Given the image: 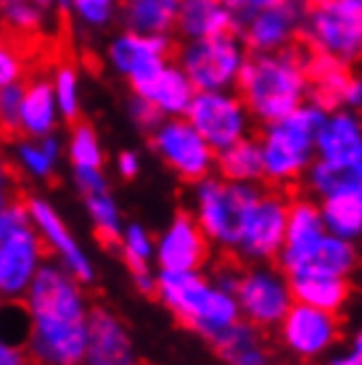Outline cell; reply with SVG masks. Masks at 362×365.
Listing matches in <instances>:
<instances>
[{"label": "cell", "mask_w": 362, "mask_h": 365, "mask_svg": "<svg viewBox=\"0 0 362 365\" xmlns=\"http://www.w3.org/2000/svg\"><path fill=\"white\" fill-rule=\"evenodd\" d=\"M29 315L27 352L35 365H85L90 304L85 283L61 262L48 259L24 297Z\"/></svg>", "instance_id": "6da1fadb"}, {"label": "cell", "mask_w": 362, "mask_h": 365, "mask_svg": "<svg viewBox=\"0 0 362 365\" xmlns=\"http://www.w3.org/2000/svg\"><path fill=\"white\" fill-rule=\"evenodd\" d=\"M309 56L301 46L249 56L236 91L257 122H278L312 101Z\"/></svg>", "instance_id": "7a4b0ae2"}, {"label": "cell", "mask_w": 362, "mask_h": 365, "mask_svg": "<svg viewBox=\"0 0 362 365\" xmlns=\"http://www.w3.org/2000/svg\"><path fill=\"white\" fill-rule=\"evenodd\" d=\"M156 299L162 302L185 329L207 339L209 344L241 320V307L233 292L222 289L204 270L159 273Z\"/></svg>", "instance_id": "3957f363"}, {"label": "cell", "mask_w": 362, "mask_h": 365, "mask_svg": "<svg viewBox=\"0 0 362 365\" xmlns=\"http://www.w3.org/2000/svg\"><path fill=\"white\" fill-rule=\"evenodd\" d=\"M328 109L317 101L291 111L289 117L262 125L257 135L262 148L264 182L270 185H291L304 180L309 167L317 162V130L323 125Z\"/></svg>", "instance_id": "277c9868"}, {"label": "cell", "mask_w": 362, "mask_h": 365, "mask_svg": "<svg viewBox=\"0 0 362 365\" xmlns=\"http://www.w3.org/2000/svg\"><path fill=\"white\" fill-rule=\"evenodd\" d=\"M262 185L233 182L214 173L204 180L193 182L190 215L196 217V222L201 225L212 247L233 255L246 217L257 204V199L262 196Z\"/></svg>", "instance_id": "5b68a950"}, {"label": "cell", "mask_w": 362, "mask_h": 365, "mask_svg": "<svg viewBox=\"0 0 362 365\" xmlns=\"http://www.w3.org/2000/svg\"><path fill=\"white\" fill-rule=\"evenodd\" d=\"M301 40L312 53L362 61V0H315L307 6Z\"/></svg>", "instance_id": "8992f818"}, {"label": "cell", "mask_w": 362, "mask_h": 365, "mask_svg": "<svg viewBox=\"0 0 362 365\" xmlns=\"http://www.w3.org/2000/svg\"><path fill=\"white\" fill-rule=\"evenodd\" d=\"M249 56L252 51L246 48L244 37L238 32H230V35L182 43L175 61L185 69L196 91L209 93L236 91Z\"/></svg>", "instance_id": "52a82bcc"}, {"label": "cell", "mask_w": 362, "mask_h": 365, "mask_svg": "<svg viewBox=\"0 0 362 365\" xmlns=\"http://www.w3.org/2000/svg\"><path fill=\"white\" fill-rule=\"evenodd\" d=\"M236 299L246 323L262 331L278 329L294 304L291 278L272 262L246 265L238 275Z\"/></svg>", "instance_id": "ba28073f"}, {"label": "cell", "mask_w": 362, "mask_h": 365, "mask_svg": "<svg viewBox=\"0 0 362 365\" xmlns=\"http://www.w3.org/2000/svg\"><path fill=\"white\" fill-rule=\"evenodd\" d=\"M148 140L164 165L190 185L217 173V151L190 125L188 117L164 119L154 133H148Z\"/></svg>", "instance_id": "9c48e42d"}, {"label": "cell", "mask_w": 362, "mask_h": 365, "mask_svg": "<svg viewBox=\"0 0 362 365\" xmlns=\"http://www.w3.org/2000/svg\"><path fill=\"white\" fill-rule=\"evenodd\" d=\"M185 117L201 135L207 138L209 146L217 154L246 140V138H252V128L257 122L244 98L238 96V91L196 93Z\"/></svg>", "instance_id": "30bf717a"}, {"label": "cell", "mask_w": 362, "mask_h": 365, "mask_svg": "<svg viewBox=\"0 0 362 365\" xmlns=\"http://www.w3.org/2000/svg\"><path fill=\"white\" fill-rule=\"evenodd\" d=\"M291 201L275 188H264L262 196L252 207L244 222L238 247L233 255L246 265H262L278 259L286 244V225H289Z\"/></svg>", "instance_id": "8fae6325"}, {"label": "cell", "mask_w": 362, "mask_h": 365, "mask_svg": "<svg viewBox=\"0 0 362 365\" xmlns=\"http://www.w3.org/2000/svg\"><path fill=\"white\" fill-rule=\"evenodd\" d=\"M48 249L29 222L0 238V297L6 302H24L40 267L46 265Z\"/></svg>", "instance_id": "7c38bea8"}, {"label": "cell", "mask_w": 362, "mask_h": 365, "mask_svg": "<svg viewBox=\"0 0 362 365\" xmlns=\"http://www.w3.org/2000/svg\"><path fill=\"white\" fill-rule=\"evenodd\" d=\"M304 14H307L304 0H283L238 19V35L244 37L252 53L283 51L296 46V40L301 37Z\"/></svg>", "instance_id": "4fadbf2b"}, {"label": "cell", "mask_w": 362, "mask_h": 365, "mask_svg": "<svg viewBox=\"0 0 362 365\" xmlns=\"http://www.w3.org/2000/svg\"><path fill=\"white\" fill-rule=\"evenodd\" d=\"M172 37L140 35L122 29L109 40L106 61L130 88H138L172 61Z\"/></svg>", "instance_id": "5bb4252c"}, {"label": "cell", "mask_w": 362, "mask_h": 365, "mask_svg": "<svg viewBox=\"0 0 362 365\" xmlns=\"http://www.w3.org/2000/svg\"><path fill=\"white\" fill-rule=\"evenodd\" d=\"M278 334H281V344L286 352L301 360H315V357L328 355L338 344L341 320L336 312L294 302L283 323L278 326Z\"/></svg>", "instance_id": "9a60e30c"}, {"label": "cell", "mask_w": 362, "mask_h": 365, "mask_svg": "<svg viewBox=\"0 0 362 365\" xmlns=\"http://www.w3.org/2000/svg\"><path fill=\"white\" fill-rule=\"evenodd\" d=\"M24 201H27L29 222L35 225V230L40 233L46 249L56 257V262H61L85 286L95 281V265H93V259L88 257V252L82 249L80 241L74 238L69 225L63 222L61 212L56 210L48 199H43V196H29Z\"/></svg>", "instance_id": "2e32d148"}, {"label": "cell", "mask_w": 362, "mask_h": 365, "mask_svg": "<svg viewBox=\"0 0 362 365\" xmlns=\"http://www.w3.org/2000/svg\"><path fill=\"white\" fill-rule=\"evenodd\" d=\"M209 238L190 212H177L167 228L156 236V267L159 273H190L204 270L209 259Z\"/></svg>", "instance_id": "e0dca14e"}, {"label": "cell", "mask_w": 362, "mask_h": 365, "mask_svg": "<svg viewBox=\"0 0 362 365\" xmlns=\"http://www.w3.org/2000/svg\"><path fill=\"white\" fill-rule=\"evenodd\" d=\"M317 162L331 167H352L362 162V119L357 111H328L317 130Z\"/></svg>", "instance_id": "ac0fdd59"}, {"label": "cell", "mask_w": 362, "mask_h": 365, "mask_svg": "<svg viewBox=\"0 0 362 365\" xmlns=\"http://www.w3.org/2000/svg\"><path fill=\"white\" fill-rule=\"evenodd\" d=\"M85 365H138L133 336L117 312L109 307L90 310V336Z\"/></svg>", "instance_id": "d6986e66"}, {"label": "cell", "mask_w": 362, "mask_h": 365, "mask_svg": "<svg viewBox=\"0 0 362 365\" xmlns=\"http://www.w3.org/2000/svg\"><path fill=\"white\" fill-rule=\"evenodd\" d=\"M328 233L320 204L315 199H291L289 204V225H286V244L278 255V267L289 273L291 267L307 255L309 249L317 247Z\"/></svg>", "instance_id": "ffe728a7"}, {"label": "cell", "mask_w": 362, "mask_h": 365, "mask_svg": "<svg viewBox=\"0 0 362 365\" xmlns=\"http://www.w3.org/2000/svg\"><path fill=\"white\" fill-rule=\"evenodd\" d=\"M133 93H138L140 98H145L154 106L164 119L172 117H185L190 109V103L196 98V88L190 83V77L185 74L177 61H170L167 66H162L159 72L140 83L138 88H133Z\"/></svg>", "instance_id": "44dd1931"}, {"label": "cell", "mask_w": 362, "mask_h": 365, "mask_svg": "<svg viewBox=\"0 0 362 365\" xmlns=\"http://www.w3.org/2000/svg\"><path fill=\"white\" fill-rule=\"evenodd\" d=\"M175 32L182 37V43L230 35L238 32V16L222 0H180Z\"/></svg>", "instance_id": "7402d4cb"}, {"label": "cell", "mask_w": 362, "mask_h": 365, "mask_svg": "<svg viewBox=\"0 0 362 365\" xmlns=\"http://www.w3.org/2000/svg\"><path fill=\"white\" fill-rule=\"evenodd\" d=\"M354 267H357L354 241L326 233L323 241L309 249L307 255L301 257L286 275L289 278H294V275H336V278H349Z\"/></svg>", "instance_id": "603a6c76"}, {"label": "cell", "mask_w": 362, "mask_h": 365, "mask_svg": "<svg viewBox=\"0 0 362 365\" xmlns=\"http://www.w3.org/2000/svg\"><path fill=\"white\" fill-rule=\"evenodd\" d=\"M212 347L225 365H272V349L262 329H257L244 318L236 326L222 331Z\"/></svg>", "instance_id": "cb8c5ba5"}, {"label": "cell", "mask_w": 362, "mask_h": 365, "mask_svg": "<svg viewBox=\"0 0 362 365\" xmlns=\"http://www.w3.org/2000/svg\"><path fill=\"white\" fill-rule=\"evenodd\" d=\"M61 122V111L56 103V93L51 77H37L24 85L21 98V135L46 138L56 135V128Z\"/></svg>", "instance_id": "d4e9b609"}, {"label": "cell", "mask_w": 362, "mask_h": 365, "mask_svg": "<svg viewBox=\"0 0 362 365\" xmlns=\"http://www.w3.org/2000/svg\"><path fill=\"white\" fill-rule=\"evenodd\" d=\"M328 233L346 241L362 238V185H341L317 199Z\"/></svg>", "instance_id": "484cf974"}, {"label": "cell", "mask_w": 362, "mask_h": 365, "mask_svg": "<svg viewBox=\"0 0 362 365\" xmlns=\"http://www.w3.org/2000/svg\"><path fill=\"white\" fill-rule=\"evenodd\" d=\"M177 14L180 0H122L119 19L130 32L172 37L177 29Z\"/></svg>", "instance_id": "4316f807"}, {"label": "cell", "mask_w": 362, "mask_h": 365, "mask_svg": "<svg viewBox=\"0 0 362 365\" xmlns=\"http://www.w3.org/2000/svg\"><path fill=\"white\" fill-rule=\"evenodd\" d=\"M63 146L56 135L46 138H14V162L32 180H51L58 170Z\"/></svg>", "instance_id": "83f0119b"}, {"label": "cell", "mask_w": 362, "mask_h": 365, "mask_svg": "<svg viewBox=\"0 0 362 365\" xmlns=\"http://www.w3.org/2000/svg\"><path fill=\"white\" fill-rule=\"evenodd\" d=\"M291 292H294V302L338 315L349 302V281L336 275H294Z\"/></svg>", "instance_id": "f1b7e54d"}, {"label": "cell", "mask_w": 362, "mask_h": 365, "mask_svg": "<svg viewBox=\"0 0 362 365\" xmlns=\"http://www.w3.org/2000/svg\"><path fill=\"white\" fill-rule=\"evenodd\" d=\"M217 175L233 182H252L262 185L264 182V162L262 148L257 138H246L236 146L225 148L217 154Z\"/></svg>", "instance_id": "f546056e"}, {"label": "cell", "mask_w": 362, "mask_h": 365, "mask_svg": "<svg viewBox=\"0 0 362 365\" xmlns=\"http://www.w3.org/2000/svg\"><path fill=\"white\" fill-rule=\"evenodd\" d=\"M117 249L130 273L154 270L156 262V236L140 222H127L122 228V236L117 241Z\"/></svg>", "instance_id": "4dcf8cb0"}, {"label": "cell", "mask_w": 362, "mask_h": 365, "mask_svg": "<svg viewBox=\"0 0 362 365\" xmlns=\"http://www.w3.org/2000/svg\"><path fill=\"white\" fill-rule=\"evenodd\" d=\"M66 159L72 170H103V146L93 125L74 122L66 140Z\"/></svg>", "instance_id": "1f68e13d"}, {"label": "cell", "mask_w": 362, "mask_h": 365, "mask_svg": "<svg viewBox=\"0 0 362 365\" xmlns=\"http://www.w3.org/2000/svg\"><path fill=\"white\" fill-rule=\"evenodd\" d=\"M82 201H85V212H88V217H90L93 228H95L100 241L117 247L125 222H122V210H119L117 199L111 196V191L82 196Z\"/></svg>", "instance_id": "d6a6232c"}, {"label": "cell", "mask_w": 362, "mask_h": 365, "mask_svg": "<svg viewBox=\"0 0 362 365\" xmlns=\"http://www.w3.org/2000/svg\"><path fill=\"white\" fill-rule=\"evenodd\" d=\"M51 85L56 93V103L61 111L63 122H80L82 111V85H80V72L74 64H58L51 74Z\"/></svg>", "instance_id": "836d02e7"}, {"label": "cell", "mask_w": 362, "mask_h": 365, "mask_svg": "<svg viewBox=\"0 0 362 365\" xmlns=\"http://www.w3.org/2000/svg\"><path fill=\"white\" fill-rule=\"evenodd\" d=\"M304 180H307L309 193L323 199L326 193L336 191L341 185H362V162L352 167H331L326 162H315Z\"/></svg>", "instance_id": "e575fe53"}, {"label": "cell", "mask_w": 362, "mask_h": 365, "mask_svg": "<svg viewBox=\"0 0 362 365\" xmlns=\"http://www.w3.org/2000/svg\"><path fill=\"white\" fill-rule=\"evenodd\" d=\"M46 19H48V9L37 6L32 0H29V3H11V6H3V9H0L3 27L16 37L37 35L40 29L46 27Z\"/></svg>", "instance_id": "d590c367"}, {"label": "cell", "mask_w": 362, "mask_h": 365, "mask_svg": "<svg viewBox=\"0 0 362 365\" xmlns=\"http://www.w3.org/2000/svg\"><path fill=\"white\" fill-rule=\"evenodd\" d=\"M122 11V0H72L69 16L80 24L82 29H106L119 16Z\"/></svg>", "instance_id": "8d00e7d4"}, {"label": "cell", "mask_w": 362, "mask_h": 365, "mask_svg": "<svg viewBox=\"0 0 362 365\" xmlns=\"http://www.w3.org/2000/svg\"><path fill=\"white\" fill-rule=\"evenodd\" d=\"M21 98H24V83L0 91V135H21Z\"/></svg>", "instance_id": "74e56055"}, {"label": "cell", "mask_w": 362, "mask_h": 365, "mask_svg": "<svg viewBox=\"0 0 362 365\" xmlns=\"http://www.w3.org/2000/svg\"><path fill=\"white\" fill-rule=\"evenodd\" d=\"M24 74H27L24 53L19 51L14 40L0 37V91L11 88V85H21L24 83Z\"/></svg>", "instance_id": "f35d334b"}, {"label": "cell", "mask_w": 362, "mask_h": 365, "mask_svg": "<svg viewBox=\"0 0 362 365\" xmlns=\"http://www.w3.org/2000/svg\"><path fill=\"white\" fill-rule=\"evenodd\" d=\"M127 111H130V119L135 122V128L143 130V133H154L164 122L162 114H159L145 98H140L138 93H133V98L127 101Z\"/></svg>", "instance_id": "ab89813d"}, {"label": "cell", "mask_w": 362, "mask_h": 365, "mask_svg": "<svg viewBox=\"0 0 362 365\" xmlns=\"http://www.w3.org/2000/svg\"><path fill=\"white\" fill-rule=\"evenodd\" d=\"M72 182H74V188L80 191V196H93V193L111 191L103 170H72Z\"/></svg>", "instance_id": "60d3db41"}, {"label": "cell", "mask_w": 362, "mask_h": 365, "mask_svg": "<svg viewBox=\"0 0 362 365\" xmlns=\"http://www.w3.org/2000/svg\"><path fill=\"white\" fill-rule=\"evenodd\" d=\"M32 357L27 352V344H19L11 339L0 336V365H29Z\"/></svg>", "instance_id": "b9f144b4"}, {"label": "cell", "mask_w": 362, "mask_h": 365, "mask_svg": "<svg viewBox=\"0 0 362 365\" xmlns=\"http://www.w3.org/2000/svg\"><path fill=\"white\" fill-rule=\"evenodd\" d=\"M328 365H362V329L354 331V336L349 339V344H346L341 352H336Z\"/></svg>", "instance_id": "7bdbcfd3"}, {"label": "cell", "mask_w": 362, "mask_h": 365, "mask_svg": "<svg viewBox=\"0 0 362 365\" xmlns=\"http://www.w3.org/2000/svg\"><path fill=\"white\" fill-rule=\"evenodd\" d=\"M338 109L362 111V74H352L349 77V83L344 85L341 98H338Z\"/></svg>", "instance_id": "ee69618b"}, {"label": "cell", "mask_w": 362, "mask_h": 365, "mask_svg": "<svg viewBox=\"0 0 362 365\" xmlns=\"http://www.w3.org/2000/svg\"><path fill=\"white\" fill-rule=\"evenodd\" d=\"M114 167H117V173L122 175L125 180H133V178L140 173V156H138L135 151H122V154L117 156Z\"/></svg>", "instance_id": "f6af8a7d"}, {"label": "cell", "mask_w": 362, "mask_h": 365, "mask_svg": "<svg viewBox=\"0 0 362 365\" xmlns=\"http://www.w3.org/2000/svg\"><path fill=\"white\" fill-rule=\"evenodd\" d=\"M0 185H14V175H11V165L6 154H3V148H0Z\"/></svg>", "instance_id": "bcb514c9"}, {"label": "cell", "mask_w": 362, "mask_h": 365, "mask_svg": "<svg viewBox=\"0 0 362 365\" xmlns=\"http://www.w3.org/2000/svg\"><path fill=\"white\" fill-rule=\"evenodd\" d=\"M225 6H230V9L236 11V16L241 19V16H246L249 11H252V6H254V0H222Z\"/></svg>", "instance_id": "7dc6e473"}, {"label": "cell", "mask_w": 362, "mask_h": 365, "mask_svg": "<svg viewBox=\"0 0 362 365\" xmlns=\"http://www.w3.org/2000/svg\"><path fill=\"white\" fill-rule=\"evenodd\" d=\"M11 3H29V0H0V9L3 6H11ZM32 3H37V6H43V9H56V0H32Z\"/></svg>", "instance_id": "c3c4849f"}, {"label": "cell", "mask_w": 362, "mask_h": 365, "mask_svg": "<svg viewBox=\"0 0 362 365\" xmlns=\"http://www.w3.org/2000/svg\"><path fill=\"white\" fill-rule=\"evenodd\" d=\"M72 9V0H56V11H61V14H69Z\"/></svg>", "instance_id": "681fc988"}, {"label": "cell", "mask_w": 362, "mask_h": 365, "mask_svg": "<svg viewBox=\"0 0 362 365\" xmlns=\"http://www.w3.org/2000/svg\"><path fill=\"white\" fill-rule=\"evenodd\" d=\"M3 304H6V299H3V297H0V312H3Z\"/></svg>", "instance_id": "f907efd6"}, {"label": "cell", "mask_w": 362, "mask_h": 365, "mask_svg": "<svg viewBox=\"0 0 362 365\" xmlns=\"http://www.w3.org/2000/svg\"><path fill=\"white\" fill-rule=\"evenodd\" d=\"M309 3H315V0H304V6H309Z\"/></svg>", "instance_id": "816d5d0a"}, {"label": "cell", "mask_w": 362, "mask_h": 365, "mask_svg": "<svg viewBox=\"0 0 362 365\" xmlns=\"http://www.w3.org/2000/svg\"><path fill=\"white\" fill-rule=\"evenodd\" d=\"M0 37H3V35H0Z\"/></svg>", "instance_id": "f5cc1de1"}]
</instances>
